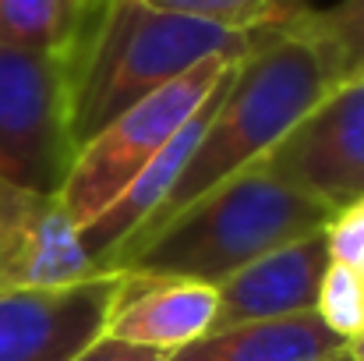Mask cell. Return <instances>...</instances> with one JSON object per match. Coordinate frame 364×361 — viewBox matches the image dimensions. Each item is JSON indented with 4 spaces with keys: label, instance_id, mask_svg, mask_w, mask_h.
I'll use <instances>...</instances> for the list:
<instances>
[{
    "label": "cell",
    "instance_id": "cell-7",
    "mask_svg": "<svg viewBox=\"0 0 364 361\" xmlns=\"http://www.w3.org/2000/svg\"><path fill=\"white\" fill-rule=\"evenodd\" d=\"M100 276L82 231L60 195H43L0 181V298L57 291Z\"/></svg>",
    "mask_w": 364,
    "mask_h": 361
},
{
    "label": "cell",
    "instance_id": "cell-17",
    "mask_svg": "<svg viewBox=\"0 0 364 361\" xmlns=\"http://www.w3.org/2000/svg\"><path fill=\"white\" fill-rule=\"evenodd\" d=\"M326 248L333 262L364 273V199L333 213V220L326 224Z\"/></svg>",
    "mask_w": 364,
    "mask_h": 361
},
{
    "label": "cell",
    "instance_id": "cell-19",
    "mask_svg": "<svg viewBox=\"0 0 364 361\" xmlns=\"http://www.w3.org/2000/svg\"><path fill=\"white\" fill-rule=\"evenodd\" d=\"M347 355H350L354 361H364V333L361 337H354V340L347 344Z\"/></svg>",
    "mask_w": 364,
    "mask_h": 361
},
{
    "label": "cell",
    "instance_id": "cell-11",
    "mask_svg": "<svg viewBox=\"0 0 364 361\" xmlns=\"http://www.w3.org/2000/svg\"><path fill=\"white\" fill-rule=\"evenodd\" d=\"M213 319H216L213 283H195V280L145 283V280L124 276V294L103 337L173 355L202 340L213 330Z\"/></svg>",
    "mask_w": 364,
    "mask_h": 361
},
{
    "label": "cell",
    "instance_id": "cell-9",
    "mask_svg": "<svg viewBox=\"0 0 364 361\" xmlns=\"http://www.w3.org/2000/svg\"><path fill=\"white\" fill-rule=\"evenodd\" d=\"M326 266H329L326 231H315L247 262L234 276L216 283V319L209 333L311 312Z\"/></svg>",
    "mask_w": 364,
    "mask_h": 361
},
{
    "label": "cell",
    "instance_id": "cell-3",
    "mask_svg": "<svg viewBox=\"0 0 364 361\" xmlns=\"http://www.w3.org/2000/svg\"><path fill=\"white\" fill-rule=\"evenodd\" d=\"M276 32V28H272ZM269 32H230L145 0H100L71 53L75 152L127 107L213 57H247Z\"/></svg>",
    "mask_w": 364,
    "mask_h": 361
},
{
    "label": "cell",
    "instance_id": "cell-15",
    "mask_svg": "<svg viewBox=\"0 0 364 361\" xmlns=\"http://www.w3.org/2000/svg\"><path fill=\"white\" fill-rule=\"evenodd\" d=\"M145 4L170 14L198 18L230 32H251V36L287 28L308 7L301 0H145Z\"/></svg>",
    "mask_w": 364,
    "mask_h": 361
},
{
    "label": "cell",
    "instance_id": "cell-6",
    "mask_svg": "<svg viewBox=\"0 0 364 361\" xmlns=\"http://www.w3.org/2000/svg\"><path fill=\"white\" fill-rule=\"evenodd\" d=\"M283 181L343 209L364 199V78L333 85L262 156Z\"/></svg>",
    "mask_w": 364,
    "mask_h": 361
},
{
    "label": "cell",
    "instance_id": "cell-20",
    "mask_svg": "<svg viewBox=\"0 0 364 361\" xmlns=\"http://www.w3.org/2000/svg\"><path fill=\"white\" fill-rule=\"evenodd\" d=\"M326 361H354V358H350L347 351H340V355H333V358H326Z\"/></svg>",
    "mask_w": 364,
    "mask_h": 361
},
{
    "label": "cell",
    "instance_id": "cell-4",
    "mask_svg": "<svg viewBox=\"0 0 364 361\" xmlns=\"http://www.w3.org/2000/svg\"><path fill=\"white\" fill-rule=\"evenodd\" d=\"M244 61V57H241ZM234 57H213L191 68L188 75L149 93L121 117H114L100 135L78 145L71 170L60 188V202L78 224H92L124 188L159 156V149L188 124V117L213 96V89L234 68Z\"/></svg>",
    "mask_w": 364,
    "mask_h": 361
},
{
    "label": "cell",
    "instance_id": "cell-18",
    "mask_svg": "<svg viewBox=\"0 0 364 361\" xmlns=\"http://www.w3.org/2000/svg\"><path fill=\"white\" fill-rule=\"evenodd\" d=\"M166 351H152V347H138V344H124L114 337H96L85 351H78L71 361H166Z\"/></svg>",
    "mask_w": 364,
    "mask_h": 361
},
{
    "label": "cell",
    "instance_id": "cell-1",
    "mask_svg": "<svg viewBox=\"0 0 364 361\" xmlns=\"http://www.w3.org/2000/svg\"><path fill=\"white\" fill-rule=\"evenodd\" d=\"M336 209L283 181L269 163H251L227 177L149 238L121 248L103 273H124L131 280H195L223 283L247 262L326 231Z\"/></svg>",
    "mask_w": 364,
    "mask_h": 361
},
{
    "label": "cell",
    "instance_id": "cell-5",
    "mask_svg": "<svg viewBox=\"0 0 364 361\" xmlns=\"http://www.w3.org/2000/svg\"><path fill=\"white\" fill-rule=\"evenodd\" d=\"M71 159V57L0 46V181L60 195Z\"/></svg>",
    "mask_w": 364,
    "mask_h": 361
},
{
    "label": "cell",
    "instance_id": "cell-12",
    "mask_svg": "<svg viewBox=\"0 0 364 361\" xmlns=\"http://www.w3.org/2000/svg\"><path fill=\"white\" fill-rule=\"evenodd\" d=\"M340 351H347V340L329 333L311 308L209 333L173 351L166 361H326Z\"/></svg>",
    "mask_w": 364,
    "mask_h": 361
},
{
    "label": "cell",
    "instance_id": "cell-16",
    "mask_svg": "<svg viewBox=\"0 0 364 361\" xmlns=\"http://www.w3.org/2000/svg\"><path fill=\"white\" fill-rule=\"evenodd\" d=\"M315 315L322 319V326L329 333H336L340 340H354L364 333V273L333 262L322 273L318 283V298H315Z\"/></svg>",
    "mask_w": 364,
    "mask_h": 361
},
{
    "label": "cell",
    "instance_id": "cell-13",
    "mask_svg": "<svg viewBox=\"0 0 364 361\" xmlns=\"http://www.w3.org/2000/svg\"><path fill=\"white\" fill-rule=\"evenodd\" d=\"M100 0H0V46L71 57Z\"/></svg>",
    "mask_w": 364,
    "mask_h": 361
},
{
    "label": "cell",
    "instance_id": "cell-8",
    "mask_svg": "<svg viewBox=\"0 0 364 361\" xmlns=\"http://www.w3.org/2000/svg\"><path fill=\"white\" fill-rule=\"evenodd\" d=\"M124 294L121 273L0 298V361H71L103 337Z\"/></svg>",
    "mask_w": 364,
    "mask_h": 361
},
{
    "label": "cell",
    "instance_id": "cell-14",
    "mask_svg": "<svg viewBox=\"0 0 364 361\" xmlns=\"http://www.w3.org/2000/svg\"><path fill=\"white\" fill-rule=\"evenodd\" d=\"M297 25L318 46L333 85L364 78V0H336L326 11L304 7Z\"/></svg>",
    "mask_w": 364,
    "mask_h": 361
},
{
    "label": "cell",
    "instance_id": "cell-10",
    "mask_svg": "<svg viewBox=\"0 0 364 361\" xmlns=\"http://www.w3.org/2000/svg\"><path fill=\"white\" fill-rule=\"evenodd\" d=\"M241 64V61H237ZM237 64L227 71V78L213 89V96L188 117V124L159 149V156L124 188L121 195L92 220V224H85L82 227V244H85V251H89V258L100 266V273H103V262L121 248L124 241L131 238L159 206H163V199L170 195V188H173V181L181 177V170H184V163H188V156L195 152V145H198V138L205 135V127H209V120L213 114L220 110V103H223V96H227V89H230V82H234V71H237Z\"/></svg>",
    "mask_w": 364,
    "mask_h": 361
},
{
    "label": "cell",
    "instance_id": "cell-2",
    "mask_svg": "<svg viewBox=\"0 0 364 361\" xmlns=\"http://www.w3.org/2000/svg\"><path fill=\"white\" fill-rule=\"evenodd\" d=\"M297 18L287 28L269 32L237 64L234 82H230L220 110L213 114L205 135L198 138L195 152L188 156L181 177L170 188V195L121 248L149 238L166 220H173L184 206H191L195 199H202L205 192H213L227 177H234V174L247 170L251 163H258L333 89L326 61H322L318 46L308 39V32L297 25Z\"/></svg>",
    "mask_w": 364,
    "mask_h": 361
}]
</instances>
